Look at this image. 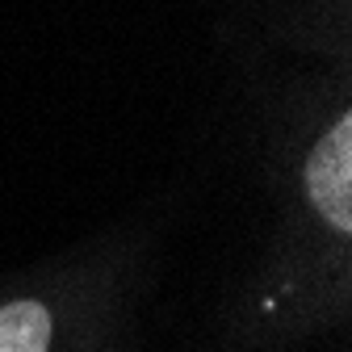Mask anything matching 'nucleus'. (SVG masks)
Returning <instances> with one entry per match:
<instances>
[{"instance_id":"f257e3e1","label":"nucleus","mask_w":352,"mask_h":352,"mask_svg":"<svg viewBox=\"0 0 352 352\" xmlns=\"http://www.w3.org/2000/svg\"><path fill=\"white\" fill-rule=\"evenodd\" d=\"M306 193L323 223L340 235L352 231V113H340V122L315 143L306 160Z\"/></svg>"},{"instance_id":"f03ea898","label":"nucleus","mask_w":352,"mask_h":352,"mask_svg":"<svg viewBox=\"0 0 352 352\" xmlns=\"http://www.w3.org/2000/svg\"><path fill=\"white\" fill-rule=\"evenodd\" d=\"M51 348V311L42 302L0 306V352H47Z\"/></svg>"}]
</instances>
